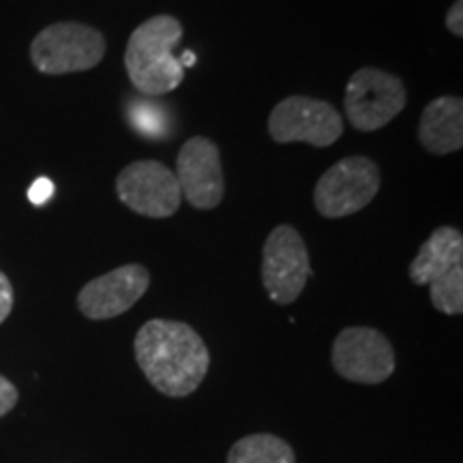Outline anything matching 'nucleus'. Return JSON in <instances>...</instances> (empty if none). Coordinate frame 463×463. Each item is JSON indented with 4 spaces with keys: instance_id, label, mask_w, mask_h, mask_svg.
<instances>
[{
    "instance_id": "obj_1",
    "label": "nucleus",
    "mask_w": 463,
    "mask_h": 463,
    "mask_svg": "<svg viewBox=\"0 0 463 463\" xmlns=\"http://www.w3.org/2000/svg\"><path fill=\"white\" fill-rule=\"evenodd\" d=\"M133 350L142 373L167 397L191 395L211 367L206 344L184 322H146L136 335Z\"/></svg>"
},
{
    "instance_id": "obj_2",
    "label": "nucleus",
    "mask_w": 463,
    "mask_h": 463,
    "mask_svg": "<svg viewBox=\"0 0 463 463\" xmlns=\"http://www.w3.org/2000/svg\"><path fill=\"white\" fill-rule=\"evenodd\" d=\"M183 42V26L174 15H155L131 33L125 50V69L142 95L161 97L176 90L184 69L174 48Z\"/></svg>"
},
{
    "instance_id": "obj_3",
    "label": "nucleus",
    "mask_w": 463,
    "mask_h": 463,
    "mask_svg": "<svg viewBox=\"0 0 463 463\" xmlns=\"http://www.w3.org/2000/svg\"><path fill=\"white\" fill-rule=\"evenodd\" d=\"M106 37L97 28L80 22H58L34 37L31 58L37 71L65 75L97 67L106 56Z\"/></svg>"
},
{
    "instance_id": "obj_4",
    "label": "nucleus",
    "mask_w": 463,
    "mask_h": 463,
    "mask_svg": "<svg viewBox=\"0 0 463 463\" xmlns=\"http://www.w3.org/2000/svg\"><path fill=\"white\" fill-rule=\"evenodd\" d=\"M382 184L375 161L354 155L328 167L314 189V206L322 217L341 219L369 206Z\"/></svg>"
},
{
    "instance_id": "obj_5",
    "label": "nucleus",
    "mask_w": 463,
    "mask_h": 463,
    "mask_svg": "<svg viewBox=\"0 0 463 463\" xmlns=\"http://www.w3.org/2000/svg\"><path fill=\"white\" fill-rule=\"evenodd\" d=\"M405 103L408 95L402 80L382 69H358L345 86V114L356 131L382 129L403 112Z\"/></svg>"
},
{
    "instance_id": "obj_6",
    "label": "nucleus",
    "mask_w": 463,
    "mask_h": 463,
    "mask_svg": "<svg viewBox=\"0 0 463 463\" xmlns=\"http://www.w3.org/2000/svg\"><path fill=\"white\" fill-rule=\"evenodd\" d=\"M269 133L275 142H305L326 148L344 133V118L328 101L292 95L279 101L269 116Z\"/></svg>"
},
{
    "instance_id": "obj_7",
    "label": "nucleus",
    "mask_w": 463,
    "mask_h": 463,
    "mask_svg": "<svg viewBox=\"0 0 463 463\" xmlns=\"http://www.w3.org/2000/svg\"><path fill=\"white\" fill-rule=\"evenodd\" d=\"M311 277L309 251L292 225H277L264 242L262 283L277 305L294 303Z\"/></svg>"
},
{
    "instance_id": "obj_8",
    "label": "nucleus",
    "mask_w": 463,
    "mask_h": 463,
    "mask_svg": "<svg viewBox=\"0 0 463 463\" xmlns=\"http://www.w3.org/2000/svg\"><path fill=\"white\" fill-rule=\"evenodd\" d=\"M116 194L127 208L142 217L167 219L181 206L176 174L159 161H133L116 178Z\"/></svg>"
},
{
    "instance_id": "obj_9",
    "label": "nucleus",
    "mask_w": 463,
    "mask_h": 463,
    "mask_svg": "<svg viewBox=\"0 0 463 463\" xmlns=\"http://www.w3.org/2000/svg\"><path fill=\"white\" fill-rule=\"evenodd\" d=\"M333 367L341 378L358 384H380L395 372L391 341L369 326H350L333 344Z\"/></svg>"
},
{
    "instance_id": "obj_10",
    "label": "nucleus",
    "mask_w": 463,
    "mask_h": 463,
    "mask_svg": "<svg viewBox=\"0 0 463 463\" xmlns=\"http://www.w3.org/2000/svg\"><path fill=\"white\" fill-rule=\"evenodd\" d=\"M176 181L183 198L194 208L211 211L222 204L225 181L222 157L215 142L208 137H191L176 157Z\"/></svg>"
},
{
    "instance_id": "obj_11",
    "label": "nucleus",
    "mask_w": 463,
    "mask_h": 463,
    "mask_svg": "<svg viewBox=\"0 0 463 463\" xmlns=\"http://www.w3.org/2000/svg\"><path fill=\"white\" fill-rule=\"evenodd\" d=\"M150 286L148 270L140 264H125L86 283L78 294L80 311L89 320H112L129 311Z\"/></svg>"
},
{
    "instance_id": "obj_12",
    "label": "nucleus",
    "mask_w": 463,
    "mask_h": 463,
    "mask_svg": "<svg viewBox=\"0 0 463 463\" xmlns=\"http://www.w3.org/2000/svg\"><path fill=\"white\" fill-rule=\"evenodd\" d=\"M419 140L431 155H450L463 146V101L438 97L422 109Z\"/></svg>"
},
{
    "instance_id": "obj_13",
    "label": "nucleus",
    "mask_w": 463,
    "mask_h": 463,
    "mask_svg": "<svg viewBox=\"0 0 463 463\" xmlns=\"http://www.w3.org/2000/svg\"><path fill=\"white\" fill-rule=\"evenodd\" d=\"M463 260V236L459 230L436 228L431 236L422 242L419 253L410 264V279L416 286H430L436 277L444 275L447 270L461 266Z\"/></svg>"
},
{
    "instance_id": "obj_14",
    "label": "nucleus",
    "mask_w": 463,
    "mask_h": 463,
    "mask_svg": "<svg viewBox=\"0 0 463 463\" xmlns=\"http://www.w3.org/2000/svg\"><path fill=\"white\" fill-rule=\"evenodd\" d=\"M228 463H297L292 447L270 433H253L232 444Z\"/></svg>"
},
{
    "instance_id": "obj_15",
    "label": "nucleus",
    "mask_w": 463,
    "mask_h": 463,
    "mask_svg": "<svg viewBox=\"0 0 463 463\" xmlns=\"http://www.w3.org/2000/svg\"><path fill=\"white\" fill-rule=\"evenodd\" d=\"M431 303L438 311L447 316H459L463 311V269L455 266V269L447 270L444 275L436 277L430 283Z\"/></svg>"
},
{
    "instance_id": "obj_16",
    "label": "nucleus",
    "mask_w": 463,
    "mask_h": 463,
    "mask_svg": "<svg viewBox=\"0 0 463 463\" xmlns=\"http://www.w3.org/2000/svg\"><path fill=\"white\" fill-rule=\"evenodd\" d=\"M133 127L148 137H161L165 133V116H161V108L150 103H136L131 106L129 116Z\"/></svg>"
},
{
    "instance_id": "obj_17",
    "label": "nucleus",
    "mask_w": 463,
    "mask_h": 463,
    "mask_svg": "<svg viewBox=\"0 0 463 463\" xmlns=\"http://www.w3.org/2000/svg\"><path fill=\"white\" fill-rule=\"evenodd\" d=\"M11 309H14V288L7 275L0 273V324L7 320Z\"/></svg>"
},
{
    "instance_id": "obj_18",
    "label": "nucleus",
    "mask_w": 463,
    "mask_h": 463,
    "mask_svg": "<svg viewBox=\"0 0 463 463\" xmlns=\"http://www.w3.org/2000/svg\"><path fill=\"white\" fill-rule=\"evenodd\" d=\"M17 403V389L7 378L0 375V416L9 414Z\"/></svg>"
},
{
    "instance_id": "obj_19",
    "label": "nucleus",
    "mask_w": 463,
    "mask_h": 463,
    "mask_svg": "<svg viewBox=\"0 0 463 463\" xmlns=\"http://www.w3.org/2000/svg\"><path fill=\"white\" fill-rule=\"evenodd\" d=\"M52 195H54V184H52L48 178H39V181L33 183V187L28 189V198H31L33 204H45Z\"/></svg>"
},
{
    "instance_id": "obj_20",
    "label": "nucleus",
    "mask_w": 463,
    "mask_h": 463,
    "mask_svg": "<svg viewBox=\"0 0 463 463\" xmlns=\"http://www.w3.org/2000/svg\"><path fill=\"white\" fill-rule=\"evenodd\" d=\"M447 28L455 34V37H461L463 34V0H455L453 7L449 9Z\"/></svg>"
},
{
    "instance_id": "obj_21",
    "label": "nucleus",
    "mask_w": 463,
    "mask_h": 463,
    "mask_svg": "<svg viewBox=\"0 0 463 463\" xmlns=\"http://www.w3.org/2000/svg\"><path fill=\"white\" fill-rule=\"evenodd\" d=\"M178 61H181L183 67H194L195 65V54H194V52L187 50L181 58H178Z\"/></svg>"
}]
</instances>
